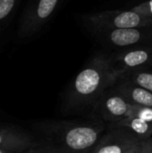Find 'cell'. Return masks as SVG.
<instances>
[{
	"mask_svg": "<svg viewBox=\"0 0 152 153\" xmlns=\"http://www.w3.org/2000/svg\"><path fill=\"white\" fill-rule=\"evenodd\" d=\"M33 145L24 153H87L106 131L102 121L94 123L49 122L38 125Z\"/></svg>",
	"mask_w": 152,
	"mask_h": 153,
	"instance_id": "1",
	"label": "cell"
},
{
	"mask_svg": "<svg viewBox=\"0 0 152 153\" xmlns=\"http://www.w3.org/2000/svg\"><path fill=\"white\" fill-rule=\"evenodd\" d=\"M117 79L114 73L109 55L94 56L76 75L66 94L67 108H82L92 104Z\"/></svg>",
	"mask_w": 152,
	"mask_h": 153,
	"instance_id": "2",
	"label": "cell"
},
{
	"mask_svg": "<svg viewBox=\"0 0 152 153\" xmlns=\"http://www.w3.org/2000/svg\"><path fill=\"white\" fill-rule=\"evenodd\" d=\"M82 22L90 30L134 28L151 24L152 17L133 10H108L83 16Z\"/></svg>",
	"mask_w": 152,
	"mask_h": 153,
	"instance_id": "3",
	"label": "cell"
},
{
	"mask_svg": "<svg viewBox=\"0 0 152 153\" xmlns=\"http://www.w3.org/2000/svg\"><path fill=\"white\" fill-rule=\"evenodd\" d=\"M92 35L106 47L116 51L142 45H152V23L134 28L93 30Z\"/></svg>",
	"mask_w": 152,
	"mask_h": 153,
	"instance_id": "4",
	"label": "cell"
},
{
	"mask_svg": "<svg viewBox=\"0 0 152 153\" xmlns=\"http://www.w3.org/2000/svg\"><path fill=\"white\" fill-rule=\"evenodd\" d=\"M116 79L133 72L152 68V45H142L118 50L109 55Z\"/></svg>",
	"mask_w": 152,
	"mask_h": 153,
	"instance_id": "5",
	"label": "cell"
},
{
	"mask_svg": "<svg viewBox=\"0 0 152 153\" xmlns=\"http://www.w3.org/2000/svg\"><path fill=\"white\" fill-rule=\"evenodd\" d=\"M63 0H30L21 19L19 36L27 38L39 31L53 17Z\"/></svg>",
	"mask_w": 152,
	"mask_h": 153,
	"instance_id": "6",
	"label": "cell"
},
{
	"mask_svg": "<svg viewBox=\"0 0 152 153\" xmlns=\"http://www.w3.org/2000/svg\"><path fill=\"white\" fill-rule=\"evenodd\" d=\"M131 107L132 105L111 87L92 104V117L108 125L115 124L128 117Z\"/></svg>",
	"mask_w": 152,
	"mask_h": 153,
	"instance_id": "7",
	"label": "cell"
},
{
	"mask_svg": "<svg viewBox=\"0 0 152 153\" xmlns=\"http://www.w3.org/2000/svg\"><path fill=\"white\" fill-rule=\"evenodd\" d=\"M142 141L126 128H108V131L100 137L98 143L87 153H123Z\"/></svg>",
	"mask_w": 152,
	"mask_h": 153,
	"instance_id": "8",
	"label": "cell"
},
{
	"mask_svg": "<svg viewBox=\"0 0 152 153\" xmlns=\"http://www.w3.org/2000/svg\"><path fill=\"white\" fill-rule=\"evenodd\" d=\"M113 88L120 93L131 105L152 108V93L124 79H119Z\"/></svg>",
	"mask_w": 152,
	"mask_h": 153,
	"instance_id": "9",
	"label": "cell"
},
{
	"mask_svg": "<svg viewBox=\"0 0 152 153\" xmlns=\"http://www.w3.org/2000/svg\"><path fill=\"white\" fill-rule=\"evenodd\" d=\"M34 143V138L13 129H0V149L14 153L25 152Z\"/></svg>",
	"mask_w": 152,
	"mask_h": 153,
	"instance_id": "10",
	"label": "cell"
},
{
	"mask_svg": "<svg viewBox=\"0 0 152 153\" xmlns=\"http://www.w3.org/2000/svg\"><path fill=\"white\" fill-rule=\"evenodd\" d=\"M117 127H124L130 130L142 141L152 138V123L137 117H126L117 123L108 125V128Z\"/></svg>",
	"mask_w": 152,
	"mask_h": 153,
	"instance_id": "11",
	"label": "cell"
},
{
	"mask_svg": "<svg viewBox=\"0 0 152 153\" xmlns=\"http://www.w3.org/2000/svg\"><path fill=\"white\" fill-rule=\"evenodd\" d=\"M120 79H124L129 82H132L152 93V68L133 72Z\"/></svg>",
	"mask_w": 152,
	"mask_h": 153,
	"instance_id": "12",
	"label": "cell"
},
{
	"mask_svg": "<svg viewBox=\"0 0 152 153\" xmlns=\"http://www.w3.org/2000/svg\"><path fill=\"white\" fill-rule=\"evenodd\" d=\"M20 0H0V35L15 12Z\"/></svg>",
	"mask_w": 152,
	"mask_h": 153,
	"instance_id": "13",
	"label": "cell"
},
{
	"mask_svg": "<svg viewBox=\"0 0 152 153\" xmlns=\"http://www.w3.org/2000/svg\"><path fill=\"white\" fill-rule=\"evenodd\" d=\"M127 117H137L152 123V108L132 105Z\"/></svg>",
	"mask_w": 152,
	"mask_h": 153,
	"instance_id": "14",
	"label": "cell"
},
{
	"mask_svg": "<svg viewBox=\"0 0 152 153\" xmlns=\"http://www.w3.org/2000/svg\"><path fill=\"white\" fill-rule=\"evenodd\" d=\"M132 10H133L137 13H140L142 14L152 17V0L144 2L137 6H134Z\"/></svg>",
	"mask_w": 152,
	"mask_h": 153,
	"instance_id": "15",
	"label": "cell"
},
{
	"mask_svg": "<svg viewBox=\"0 0 152 153\" xmlns=\"http://www.w3.org/2000/svg\"><path fill=\"white\" fill-rule=\"evenodd\" d=\"M144 141H142V142L137 143L136 144H134L132 147H130L127 150H125L123 153H142V147H143V142Z\"/></svg>",
	"mask_w": 152,
	"mask_h": 153,
	"instance_id": "16",
	"label": "cell"
},
{
	"mask_svg": "<svg viewBox=\"0 0 152 153\" xmlns=\"http://www.w3.org/2000/svg\"><path fill=\"white\" fill-rule=\"evenodd\" d=\"M142 153H152V138L143 142V147Z\"/></svg>",
	"mask_w": 152,
	"mask_h": 153,
	"instance_id": "17",
	"label": "cell"
},
{
	"mask_svg": "<svg viewBox=\"0 0 152 153\" xmlns=\"http://www.w3.org/2000/svg\"><path fill=\"white\" fill-rule=\"evenodd\" d=\"M0 153H14V152H10V151H7V150L0 149Z\"/></svg>",
	"mask_w": 152,
	"mask_h": 153,
	"instance_id": "18",
	"label": "cell"
}]
</instances>
